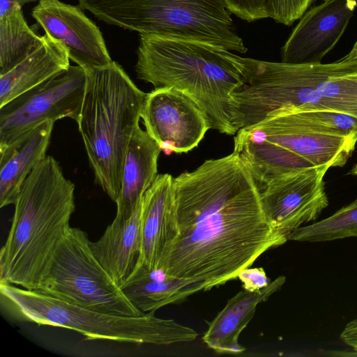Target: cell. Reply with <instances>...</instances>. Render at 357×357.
I'll return each instance as SVG.
<instances>
[{
	"instance_id": "1",
	"label": "cell",
	"mask_w": 357,
	"mask_h": 357,
	"mask_svg": "<svg viewBox=\"0 0 357 357\" xmlns=\"http://www.w3.org/2000/svg\"><path fill=\"white\" fill-rule=\"evenodd\" d=\"M173 192L177 234L156 267L172 276L210 290L287 241L268 220L258 186L234 151L174 178Z\"/></svg>"
},
{
	"instance_id": "2",
	"label": "cell",
	"mask_w": 357,
	"mask_h": 357,
	"mask_svg": "<svg viewBox=\"0 0 357 357\" xmlns=\"http://www.w3.org/2000/svg\"><path fill=\"white\" fill-rule=\"evenodd\" d=\"M137 77L154 89L174 88L206 114L211 129L234 135L232 93L245 80V58L198 40L139 34Z\"/></svg>"
},
{
	"instance_id": "3",
	"label": "cell",
	"mask_w": 357,
	"mask_h": 357,
	"mask_svg": "<svg viewBox=\"0 0 357 357\" xmlns=\"http://www.w3.org/2000/svg\"><path fill=\"white\" fill-rule=\"evenodd\" d=\"M245 80L231 94L237 130L280 111L326 109L357 118V59L291 64L245 58Z\"/></svg>"
},
{
	"instance_id": "4",
	"label": "cell",
	"mask_w": 357,
	"mask_h": 357,
	"mask_svg": "<svg viewBox=\"0 0 357 357\" xmlns=\"http://www.w3.org/2000/svg\"><path fill=\"white\" fill-rule=\"evenodd\" d=\"M75 185L46 155L22 183L0 252V283L36 290L75 211Z\"/></svg>"
},
{
	"instance_id": "5",
	"label": "cell",
	"mask_w": 357,
	"mask_h": 357,
	"mask_svg": "<svg viewBox=\"0 0 357 357\" xmlns=\"http://www.w3.org/2000/svg\"><path fill=\"white\" fill-rule=\"evenodd\" d=\"M77 123L96 182L114 202L119 195L126 153L146 96L113 61L86 69Z\"/></svg>"
},
{
	"instance_id": "6",
	"label": "cell",
	"mask_w": 357,
	"mask_h": 357,
	"mask_svg": "<svg viewBox=\"0 0 357 357\" xmlns=\"http://www.w3.org/2000/svg\"><path fill=\"white\" fill-rule=\"evenodd\" d=\"M234 142L233 151L261 188L271 179L296 170L344 166L357 139L324 132L297 112L280 111L239 129Z\"/></svg>"
},
{
	"instance_id": "7",
	"label": "cell",
	"mask_w": 357,
	"mask_h": 357,
	"mask_svg": "<svg viewBox=\"0 0 357 357\" xmlns=\"http://www.w3.org/2000/svg\"><path fill=\"white\" fill-rule=\"evenodd\" d=\"M0 294L2 303L16 318L75 331L86 340L169 345L192 342L198 335L174 319L155 317V312L139 317L109 314L8 283H0Z\"/></svg>"
},
{
	"instance_id": "8",
	"label": "cell",
	"mask_w": 357,
	"mask_h": 357,
	"mask_svg": "<svg viewBox=\"0 0 357 357\" xmlns=\"http://www.w3.org/2000/svg\"><path fill=\"white\" fill-rule=\"evenodd\" d=\"M106 24L140 33L248 51L225 0H78Z\"/></svg>"
},
{
	"instance_id": "9",
	"label": "cell",
	"mask_w": 357,
	"mask_h": 357,
	"mask_svg": "<svg viewBox=\"0 0 357 357\" xmlns=\"http://www.w3.org/2000/svg\"><path fill=\"white\" fill-rule=\"evenodd\" d=\"M91 242L86 231L70 227L36 291L102 313L144 314L99 263Z\"/></svg>"
},
{
	"instance_id": "10",
	"label": "cell",
	"mask_w": 357,
	"mask_h": 357,
	"mask_svg": "<svg viewBox=\"0 0 357 357\" xmlns=\"http://www.w3.org/2000/svg\"><path fill=\"white\" fill-rule=\"evenodd\" d=\"M79 66L20 95L0 107V148L47 121L70 118L79 122L86 90Z\"/></svg>"
},
{
	"instance_id": "11",
	"label": "cell",
	"mask_w": 357,
	"mask_h": 357,
	"mask_svg": "<svg viewBox=\"0 0 357 357\" xmlns=\"http://www.w3.org/2000/svg\"><path fill=\"white\" fill-rule=\"evenodd\" d=\"M321 165L278 176L259 189L264 213L273 228L287 236L302 225L315 221L329 204Z\"/></svg>"
},
{
	"instance_id": "12",
	"label": "cell",
	"mask_w": 357,
	"mask_h": 357,
	"mask_svg": "<svg viewBox=\"0 0 357 357\" xmlns=\"http://www.w3.org/2000/svg\"><path fill=\"white\" fill-rule=\"evenodd\" d=\"M141 119L146 131L167 155L192 150L211 129L197 103L172 87L157 88L147 93Z\"/></svg>"
},
{
	"instance_id": "13",
	"label": "cell",
	"mask_w": 357,
	"mask_h": 357,
	"mask_svg": "<svg viewBox=\"0 0 357 357\" xmlns=\"http://www.w3.org/2000/svg\"><path fill=\"white\" fill-rule=\"evenodd\" d=\"M31 15L45 33L64 45L70 60L84 70L113 61L99 27L79 6L59 0H40Z\"/></svg>"
},
{
	"instance_id": "14",
	"label": "cell",
	"mask_w": 357,
	"mask_h": 357,
	"mask_svg": "<svg viewBox=\"0 0 357 357\" xmlns=\"http://www.w3.org/2000/svg\"><path fill=\"white\" fill-rule=\"evenodd\" d=\"M357 0H327L307 9L281 48V62L321 63L345 32Z\"/></svg>"
},
{
	"instance_id": "15",
	"label": "cell",
	"mask_w": 357,
	"mask_h": 357,
	"mask_svg": "<svg viewBox=\"0 0 357 357\" xmlns=\"http://www.w3.org/2000/svg\"><path fill=\"white\" fill-rule=\"evenodd\" d=\"M173 178L169 174H158L144 195L141 250L133 270L156 268L177 234Z\"/></svg>"
},
{
	"instance_id": "16",
	"label": "cell",
	"mask_w": 357,
	"mask_h": 357,
	"mask_svg": "<svg viewBox=\"0 0 357 357\" xmlns=\"http://www.w3.org/2000/svg\"><path fill=\"white\" fill-rule=\"evenodd\" d=\"M285 282V276L280 275L261 290L238 291L208 324L203 342L219 354L243 352L245 348L238 343L241 333L252 319L257 305L280 290Z\"/></svg>"
},
{
	"instance_id": "17",
	"label": "cell",
	"mask_w": 357,
	"mask_h": 357,
	"mask_svg": "<svg viewBox=\"0 0 357 357\" xmlns=\"http://www.w3.org/2000/svg\"><path fill=\"white\" fill-rule=\"evenodd\" d=\"M70 66L64 45L45 33L21 62L0 75V107L65 72Z\"/></svg>"
},
{
	"instance_id": "18",
	"label": "cell",
	"mask_w": 357,
	"mask_h": 357,
	"mask_svg": "<svg viewBox=\"0 0 357 357\" xmlns=\"http://www.w3.org/2000/svg\"><path fill=\"white\" fill-rule=\"evenodd\" d=\"M54 121H47L0 148V207L14 204L29 174L47 155Z\"/></svg>"
},
{
	"instance_id": "19",
	"label": "cell",
	"mask_w": 357,
	"mask_h": 357,
	"mask_svg": "<svg viewBox=\"0 0 357 357\" xmlns=\"http://www.w3.org/2000/svg\"><path fill=\"white\" fill-rule=\"evenodd\" d=\"M161 149L139 126L128 144L121 174V188L115 201L116 215L129 218L158 176Z\"/></svg>"
},
{
	"instance_id": "20",
	"label": "cell",
	"mask_w": 357,
	"mask_h": 357,
	"mask_svg": "<svg viewBox=\"0 0 357 357\" xmlns=\"http://www.w3.org/2000/svg\"><path fill=\"white\" fill-rule=\"evenodd\" d=\"M142 209V199L129 218L116 215L101 237L91 242L95 257L120 287L132 271L140 254Z\"/></svg>"
},
{
	"instance_id": "21",
	"label": "cell",
	"mask_w": 357,
	"mask_h": 357,
	"mask_svg": "<svg viewBox=\"0 0 357 357\" xmlns=\"http://www.w3.org/2000/svg\"><path fill=\"white\" fill-rule=\"evenodd\" d=\"M121 288L139 311L147 313L180 303L205 287L202 282L178 278L160 268H139L131 272Z\"/></svg>"
},
{
	"instance_id": "22",
	"label": "cell",
	"mask_w": 357,
	"mask_h": 357,
	"mask_svg": "<svg viewBox=\"0 0 357 357\" xmlns=\"http://www.w3.org/2000/svg\"><path fill=\"white\" fill-rule=\"evenodd\" d=\"M41 37L28 25L22 8H14L0 15V75L21 62Z\"/></svg>"
},
{
	"instance_id": "23",
	"label": "cell",
	"mask_w": 357,
	"mask_h": 357,
	"mask_svg": "<svg viewBox=\"0 0 357 357\" xmlns=\"http://www.w3.org/2000/svg\"><path fill=\"white\" fill-rule=\"evenodd\" d=\"M350 237H357V197L331 216L298 228L287 241L314 243Z\"/></svg>"
},
{
	"instance_id": "24",
	"label": "cell",
	"mask_w": 357,
	"mask_h": 357,
	"mask_svg": "<svg viewBox=\"0 0 357 357\" xmlns=\"http://www.w3.org/2000/svg\"><path fill=\"white\" fill-rule=\"evenodd\" d=\"M294 112H297L309 124L324 132L357 139V118L354 116L326 109Z\"/></svg>"
},
{
	"instance_id": "25",
	"label": "cell",
	"mask_w": 357,
	"mask_h": 357,
	"mask_svg": "<svg viewBox=\"0 0 357 357\" xmlns=\"http://www.w3.org/2000/svg\"><path fill=\"white\" fill-rule=\"evenodd\" d=\"M316 0H268V17L275 22L291 26L299 20Z\"/></svg>"
},
{
	"instance_id": "26",
	"label": "cell",
	"mask_w": 357,
	"mask_h": 357,
	"mask_svg": "<svg viewBox=\"0 0 357 357\" xmlns=\"http://www.w3.org/2000/svg\"><path fill=\"white\" fill-rule=\"evenodd\" d=\"M268 0H225L231 13L248 22L267 18Z\"/></svg>"
},
{
	"instance_id": "27",
	"label": "cell",
	"mask_w": 357,
	"mask_h": 357,
	"mask_svg": "<svg viewBox=\"0 0 357 357\" xmlns=\"http://www.w3.org/2000/svg\"><path fill=\"white\" fill-rule=\"evenodd\" d=\"M243 284V289L256 291L267 287L271 282L263 268H245L241 270L237 278Z\"/></svg>"
},
{
	"instance_id": "28",
	"label": "cell",
	"mask_w": 357,
	"mask_h": 357,
	"mask_svg": "<svg viewBox=\"0 0 357 357\" xmlns=\"http://www.w3.org/2000/svg\"><path fill=\"white\" fill-rule=\"evenodd\" d=\"M340 339L357 353V318L346 324L340 333Z\"/></svg>"
},
{
	"instance_id": "29",
	"label": "cell",
	"mask_w": 357,
	"mask_h": 357,
	"mask_svg": "<svg viewBox=\"0 0 357 357\" xmlns=\"http://www.w3.org/2000/svg\"><path fill=\"white\" fill-rule=\"evenodd\" d=\"M40 0H0V15H2L14 8H21L29 3Z\"/></svg>"
},
{
	"instance_id": "30",
	"label": "cell",
	"mask_w": 357,
	"mask_h": 357,
	"mask_svg": "<svg viewBox=\"0 0 357 357\" xmlns=\"http://www.w3.org/2000/svg\"><path fill=\"white\" fill-rule=\"evenodd\" d=\"M346 58L349 59H357V39L354 43L350 52L344 56Z\"/></svg>"
},
{
	"instance_id": "31",
	"label": "cell",
	"mask_w": 357,
	"mask_h": 357,
	"mask_svg": "<svg viewBox=\"0 0 357 357\" xmlns=\"http://www.w3.org/2000/svg\"><path fill=\"white\" fill-rule=\"evenodd\" d=\"M349 174H351L352 175L357 176V164H356L354 167L351 169V170L349 172Z\"/></svg>"
},
{
	"instance_id": "32",
	"label": "cell",
	"mask_w": 357,
	"mask_h": 357,
	"mask_svg": "<svg viewBox=\"0 0 357 357\" xmlns=\"http://www.w3.org/2000/svg\"><path fill=\"white\" fill-rule=\"evenodd\" d=\"M323 1H327V0H323Z\"/></svg>"
}]
</instances>
